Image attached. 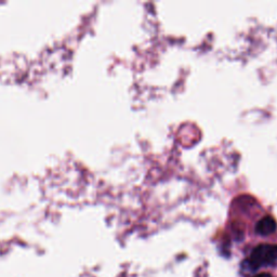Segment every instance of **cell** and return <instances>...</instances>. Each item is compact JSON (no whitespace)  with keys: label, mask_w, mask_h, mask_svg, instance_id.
Listing matches in <instances>:
<instances>
[{"label":"cell","mask_w":277,"mask_h":277,"mask_svg":"<svg viewBox=\"0 0 277 277\" xmlns=\"http://www.w3.org/2000/svg\"><path fill=\"white\" fill-rule=\"evenodd\" d=\"M277 263V245H260L251 252L250 259L247 261L248 267L255 270L262 265Z\"/></svg>","instance_id":"cell-1"},{"label":"cell","mask_w":277,"mask_h":277,"mask_svg":"<svg viewBox=\"0 0 277 277\" xmlns=\"http://www.w3.org/2000/svg\"><path fill=\"white\" fill-rule=\"evenodd\" d=\"M276 230H277V222H276V220L271 216H266L262 218L255 225V232L262 236L271 235Z\"/></svg>","instance_id":"cell-2"},{"label":"cell","mask_w":277,"mask_h":277,"mask_svg":"<svg viewBox=\"0 0 277 277\" xmlns=\"http://www.w3.org/2000/svg\"><path fill=\"white\" fill-rule=\"evenodd\" d=\"M254 277H272L270 274H266V273H263V274H259V275H255Z\"/></svg>","instance_id":"cell-3"}]
</instances>
